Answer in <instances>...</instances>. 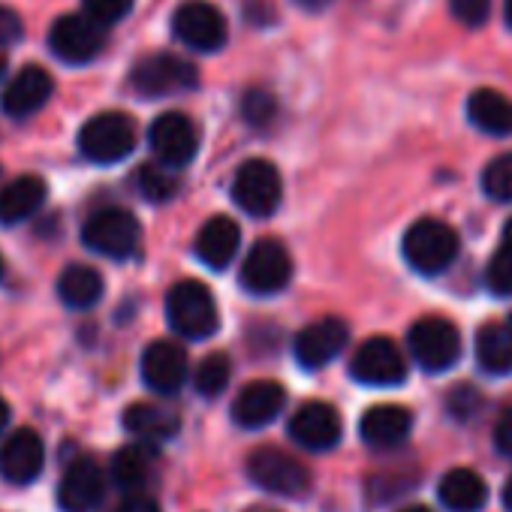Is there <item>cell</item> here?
Masks as SVG:
<instances>
[{
	"mask_svg": "<svg viewBox=\"0 0 512 512\" xmlns=\"http://www.w3.org/2000/svg\"><path fill=\"white\" fill-rule=\"evenodd\" d=\"M488 287L497 296H512V220L503 229V244L488 263Z\"/></svg>",
	"mask_w": 512,
	"mask_h": 512,
	"instance_id": "4dcf8cb0",
	"label": "cell"
},
{
	"mask_svg": "<svg viewBox=\"0 0 512 512\" xmlns=\"http://www.w3.org/2000/svg\"><path fill=\"white\" fill-rule=\"evenodd\" d=\"M46 202V181L37 175L13 178L0 187V226H16L34 217Z\"/></svg>",
	"mask_w": 512,
	"mask_h": 512,
	"instance_id": "603a6c76",
	"label": "cell"
},
{
	"mask_svg": "<svg viewBox=\"0 0 512 512\" xmlns=\"http://www.w3.org/2000/svg\"><path fill=\"white\" fill-rule=\"evenodd\" d=\"M139 238H142V226L124 208H103L82 229L85 247L100 256H109V260H127V256H133Z\"/></svg>",
	"mask_w": 512,
	"mask_h": 512,
	"instance_id": "52a82bcc",
	"label": "cell"
},
{
	"mask_svg": "<svg viewBox=\"0 0 512 512\" xmlns=\"http://www.w3.org/2000/svg\"><path fill=\"white\" fill-rule=\"evenodd\" d=\"M449 10L461 25L479 28L491 19V0H449Z\"/></svg>",
	"mask_w": 512,
	"mask_h": 512,
	"instance_id": "d590c367",
	"label": "cell"
},
{
	"mask_svg": "<svg viewBox=\"0 0 512 512\" xmlns=\"http://www.w3.org/2000/svg\"><path fill=\"white\" fill-rule=\"evenodd\" d=\"M7 278V263H4V256H0V281Z\"/></svg>",
	"mask_w": 512,
	"mask_h": 512,
	"instance_id": "f6af8a7d",
	"label": "cell"
},
{
	"mask_svg": "<svg viewBox=\"0 0 512 512\" xmlns=\"http://www.w3.org/2000/svg\"><path fill=\"white\" fill-rule=\"evenodd\" d=\"M350 341V329L344 320L338 317H323L311 326H305L299 335H296V359L302 368L308 371H317V368H326Z\"/></svg>",
	"mask_w": 512,
	"mask_h": 512,
	"instance_id": "9a60e30c",
	"label": "cell"
},
{
	"mask_svg": "<svg viewBox=\"0 0 512 512\" xmlns=\"http://www.w3.org/2000/svg\"><path fill=\"white\" fill-rule=\"evenodd\" d=\"M136 187H139V193H142L148 202H166V199L175 196L178 181H175V175H172L166 166L148 163V166H142V169L136 172Z\"/></svg>",
	"mask_w": 512,
	"mask_h": 512,
	"instance_id": "1f68e13d",
	"label": "cell"
},
{
	"mask_svg": "<svg viewBox=\"0 0 512 512\" xmlns=\"http://www.w3.org/2000/svg\"><path fill=\"white\" fill-rule=\"evenodd\" d=\"M58 296L67 308H94L103 296V278L88 266H70L58 278Z\"/></svg>",
	"mask_w": 512,
	"mask_h": 512,
	"instance_id": "83f0119b",
	"label": "cell"
},
{
	"mask_svg": "<svg viewBox=\"0 0 512 512\" xmlns=\"http://www.w3.org/2000/svg\"><path fill=\"white\" fill-rule=\"evenodd\" d=\"M196 67L187 64L184 58L178 55H151V58H142L133 73H130V82L133 88L142 94V97H169V94H181V91H190L196 88Z\"/></svg>",
	"mask_w": 512,
	"mask_h": 512,
	"instance_id": "9c48e42d",
	"label": "cell"
},
{
	"mask_svg": "<svg viewBox=\"0 0 512 512\" xmlns=\"http://www.w3.org/2000/svg\"><path fill=\"white\" fill-rule=\"evenodd\" d=\"M238 244H241V229L232 217H211L199 235H196V256L214 272H223L232 256L238 253Z\"/></svg>",
	"mask_w": 512,
	"mask_h": 512,
	"instance_id": "7402d4cb",
	"label": "cell"
},
{
	"mask_svg": "<svg viewBox=\"0 0 512 512\" xmlns=\"http://www.w3.org/2000/svg\"><path fill=\"white\" fill-rule=\"evenodd\" d=\"M401 250L407 266L419 275H440L458 256V232L443 220L422 217L404 232Z\"/></svg>",
	"mask_w": 512,
	"mask_h": 512,
	"instance_id": "7a4b0ae2",
	"label": "cell"
},
{
	"mask_svg": "<svg viewBox=\"0 0 512 512\" xmlns=\"http://www.w3.org/2000/svg\"><path fill=\"white\" fill-rule=\"evenodd\" d=\"M175 37L193 52H217L226 43V19L208 0H187L172 19Z\"/></svg>",
	"mask_w": 512,
	"mask_h": 512,
	"instance_id": "30bf717a",
	"label": "cell"
},
{
	"mask_svg": "<svg viewBox=\"0 0 512 512\" xmlns=\"http://www.w3.org/2000/svg\"><path fill=\"white\" fill-rule=\"evenodd\" d=\"M133 148H136V127L121 112H103L91 118L79 133V151L91 163H103V166L121 163L124 157H130Z\"/></svg>",
	"mask_w": 512,
	"mask_h": 512,
	"instance_id": "5b68a950",
	"label": "cell"
},
{
	"mask_svg": "<svg viewBox=\"0 0 512 512\" xmlns=\"http://www.w3.org/2000/svg\"><path fill=\"white\" fill-rule=\"evenodd\" d=\"M503 506L512 512V479L506 482V488H503Z\"/></svg>",
	"mask_w": 512,
	"mask_h": 512,
	"instance_id": "b9f144b4",
	"label": "cell"
},
{
	"mask_svg": "<svg viewBox=\"0 0 512 512\" xmlns=\"http://www.w3.org/2000/svg\"><path fill=\"white\" fill-rule=\"evenodd\" d=\"M229 374H232V362H229L226 353H211V356H205V359L199 362V368H196V377H193L196 392H199L202 398H217V395L226 389Z\"/></svg>",
	"mask_w": 512,
	"mask_h": 512,
	"instance_id": "f546056e",
	"label": "cell"
},
{
	"mask_svg": "<svg viewBox=\"0 0 512 512\" xmlns=\"http://www.w3.org/2000/svg\"><path fill=\"white\" fill-rule=\"evenodd\" d=\"M467 118L488 136H512V100L500 91L482 88L467 100Z\"/></svg>",
	"mask_w": 512,
	"mask_h": 512,
	"instance_id": "d4e9b609",
	"label": "cell"
},
{
	"mask_svg": "<svg viewBox=\"0 0 512 512\" xmlns=\"http://www.w3.org/2000/svg\"><path fill=\"white\" fill-rule=\"evenodd\" d=\"M4 73H7V61L0 58V79H4Z\"/></svg>",
	"mask_w": 512,
	"mask_h": 512,
	"instance_id": "bcb514c9",
	"label": "cell"
},
{
	"mask_svg": "<svg viewBox=\"0 0 512 512\" xmlns=\"http://www.w3.org/2000/svg\"><path fill=\"white\" fill-rule=\"evenodd\" d=\"M341 434H344L341 416L326 401H311L299 407V413H293L290 419V437L311 452L335 449L341 443Z\"/></svg>",
	"mask_w": 512,
	"mask_h": 512,
	"instance_id": "2e32d148",
	"label": "cell"
},
{
	"mask_svg": "<svg viewBox=\"0 0 512 512\" xmlns=\"http://www.w3.org/2000/svg\"><path fill=\"white\" fill-rule=\"evenodd\" d=\"M22 34H25L22 19L13 10L0 7V49H4V46H16L22 40Z\"/></svg>",
	"mask_w": 512,
	"mask_h": 512,
	"instance_id": "8d00e7d4",
	"label": "cell"
},
{
	"mask_svg": "<svg viewBox=\"0 0 512 512\" xmlns=\"http://www.w3.org/2000/svg\"><path fill=\"white\" fill-rule=\"evenodd\" d=\"M410 431H413V416H410V410H404L398 404L371 407L359 422L362 440L374 449H395L410 437Z\"/></svg>",
	"mask_w": 512,
	"mask_h": 512,
	"instance_id": "44dd1931",
	"label": "cell"
},
{
	"mask_svg": "<svg viewBox=\"0 0 512 512\" xmlns=\"http://www.w3.org/2000/svg\"><path fill=\"white\" fill-rule=\"evenodd\" d=\"M115 512H160V506L151 500V497H145V494H136V497H127Z\"/></svg>",
	"mask_w": 512,
	"mask_h": 512,
	"instance_id": "f35d334b",
	"label": "cell"
},
{
	"mask_svg": "<svg viewBox=\"0 0 512 512\" xmlns=\"http://www.w3.org/2000/svg\"><path fill=\"white\" fill-rule=\"evenodd\" d=\"M7 422H10V404H7L4 398H0V431L7 428Z\"/></svg>",
	"mask_w": 512,
	"mask_h": 512,
	"instance_id": "60d3db41",
	"label": "cell"
},
{
	"mask_svg": "<svg viewBox=\"0 0 512 512\" xmlns=\"http://www.w3.org/2000/svg\"><path fill=\"white\" fill-rule=\"evenodd\" d=\"M157 449L148 446V443H133V446H124L115 452L112 458V479L118 488H139L148 473L154 470L157 464Z\"/></svg>",
	"mask_w": 512,
	"mask_h": 512,
	"instance_id": "f1b7e54d",
	"label": "cell"
},
{
	"mask_svg": "<svg viewBox=\"0 0 512 512\" xmlns=\"http://www.w3.org/2000/svg\"><path fill=\"white\" fill-rule=\"evenodd\" d=\"M407 344H410V353H413L416 365L422 371H428V374L449 371L458 362V356H461V335L443 317H425V320H419L410 329Z\"/></svg>",
	"mask_w": 512,
	"mask_h": 512,
	"instance_id": "ba28073f",
	"label": "cell"
},
{
	"mask_svg": "<svg viewBox=\"0 0 512 512\" xmlns=\"http://www.w3.org/2000/svg\"><path fill=\"white\" fill-rule=\"evenodd\" d=\"M350 377L362 386H398L407 380V362L389 338H368L353 353Z\"/></svg>",
	"mask_w": 512,
	"mask_h": 512,
	"instance_id": "8fae6325",
	"label": "cell"
},
{
	"mask_svg": "<svg viewBox=\"0 0 512 512\" xmlns=\"http://www.w3.org/2000/svg\"><path fill=\"white\" fill-rule=\"evenodd\" d=\"M166 323L187 341H205L220 329V314L211 290L199 281H178L166 296Z\"/></svg>",
	"mask_w": 512,
	"mask_h": 512,
	"instance_id": "6da1fadb",
	"label": "cell"
},
{
	"mask_svg": "<svg viewBox=\"0 0 512 512\" xmlns=\"http://www.w3.org/2000/svg\"><path fill=\"white\" fill-rule=\"evenodd\" d=\"M476 359L488 374H509L512 371V326L485 323L476 335Z\"/></svg>",
	"mask_w": 512,
	"mask_h": 512,
	"instance_id": "484cf974",
	"label": "cell"
},
{
	"mask_svg": "<svg viewBox=\"0 0 512 512\" xmlns=\"http://www.w3.org/2000/svg\"><path fill=\"white\" fill-rule=\"evenodd\" d=\"M148 142L157 154V160L166 166V169H181L187 166L193 157H196V148H199V136H196V127L187 115L181 112H166L160 115L151 130H148Z\"/></svg>",
	"mask_w": 512,
	"mask_h": 512,
	"instance_id": "7c38bea8",
	"label": "cell"
},
{
	"mask_svg": "<svg viewBox=\"0 0 512 512\" xmlns=\"http://www.w3.org/2000/svg\"><path fill=\"white\" fill-rule=\"evenodd\" d=\"M241 115L253 124V127H266L275 118V97L266 91H247L241 100Z\"/></svg>",
	"mask_w": 512,
	"mask_h": 512,
	"instance_id": "e575fe53",
	"label": "cell"
},
{
	"mask_svg": "<svg viewBox=\"0 0 512 512\" xmlns=\"http://www.w3.org/2000/svg\"><path fill=\"white\" fill-rule=\"evenodd\" d=\"M293 278V260L281 241L263 238L250 247L241 266V287L253 296H275Z\"/></svg>",
	"mask_w": 512,
	"mask_h": 512,
	"instance_id": "8992f818",
	"label": "cell"
},
{
	"mask_svg": "<svg viewBox=\"0 0 512 512\" xmlns=\"http://www.w3.org/2000/svg\"><path fill=\"white\" fill-rule=\"evenodd\" d=\"M103 28L88 16H61L49 31V49L67 64H88L103 49Z\"/></svg>",
	"mask_w": 512,
	"mask_h": 512,
	"instance_id": "4fadbf2b",
	"label": "cell"
},
{
	"mask_svg": "<svg viewBox=\"0 0 512 512\" xmlns=\"http://www.w3.org/2000/svg\"><path fill=\"white\" fill-rule=\"evenodd\" d=\"M299 7H305V10H323V7H329L332 0H296Z\"/></svg>",
	"mask_w": 512,
	"mask_h": 512,
	"instance_id": "ab89813d",
	"label": "cell"
},
{
	"mask_svg": "<svg viewBox=\"0 0 512 512\" xmlns=\"http://www.w3.org/2000/svg\"><path fill=\"white\" fill-rule=\"evenodd\" d=\"M494 446H497L503 455L512 458V407L500 416V422H497V428H494Z\"/></svg>",
	"mask_w": 512,
	"mask_h": 512,
	"instance_id": "74e56055",
	"label": "cell"
},
{
	"mask_svg": "<svg viewBox=\"0 0 512 512\" xmlns=\"http://www.w3.org/2000/svg\"><path fill=\"white\" fill-rule=\"evenodd\" d=\"M401 512H431L428 506H407V509H401Z\"/></svg>",
	"mask_w": 512,
	"mask_h": 512,
	"instance_id": "ee69618b",
	"label": "cell"
},
{
	"mask_svg": "<svg viewBox=\"0 0 512 512\" xmlns=\"http://www.w3.org/2000/svg\"><path fill=\"white\" fill-rule=\"evenodd\" d=\"M287 407V392L275 380L247 383L232 401V419L241 428H266Z\"/></svg>",
	"mask_w": 512,
	"mask_h": 512,
	"instance_id": "e0dca14e",
	"label": "cell"
},
{
	"mask_svg": "<svg viewBox=\"0 0 512 512\" xmlns=\"http://www.w3.org/2000/svg\"><path fill=\"white\" fill-rule=\"evenodd\" d=\"M482 190L494 202H512V154H500L485 166Z\"/></svg>",
	"mask_w": 512,
	"mask_h": 512,
	"instance_id": "d6a6232c",
	"label": "cell"
},
{
	"mask_svg": "<svg viewBox=\"0 0 512 512\" xmlns=\"http://www.w3.org/2000/svg\"><path fill=\"white\" fill-rule=\"evenodd\" d=\"M440 503L449 512H479L488 503V485L479 473L467 470V467H455L449 470L440 485H437Z\"/></svg>",
	"mask_w": 512,
	"mask_h": 512,
	"instance_id": "cb8c5ba5",
	"label": "cell"
},
{
	"mask_svg": "<svg viewBox=\"0 0 512 512\" xmlns=\"http://www.w3.org/2000/svg\"><path fill=\"white\" fill-rule=\"evenodd\" d=\"M142 380L148 389L160 395H175L181 392L187 380V353L175 341H154L142 353Z\"/></svg>",
	"mask_w": 512,
	"mask_h": 512,
	"instance_id": "ac0fdd59",
	"label": "cell"
},
{
	"mask_svg": "<svg viewBox=\"0 0 512 512\" xmlns=\"http://www.w3.org/2000/svg\"><path fill=\"white\" fill-rule=\"evenodd\" d=\"M130 10H133V0H85V16L100 28L121 22Z\"/></svg>",
	"mask_w": 512,
	"mask_h": 512,
	"instance_id": "836d02e7",
	"label": "cell"
},
{
	"mask_svg": "<svg viewBox=\"0 0 512 512\" xmlns=\"http://www.w3.org/2000/svg\"><path fill=\"white\" fill-rule=\"evenodd\" d=\"M509 326H512V320H509Z\"/></svg>",
	"mask_w": 512,
	"mask_h": 512,
	"instance_id": "7dc6e473",
	"label": "cell"
},
{
	"mask_svg": "<svg viewBox=\"0 0 512 512\" xmlns=\"http://www.w3.org/2000/svg\"><path fill=\"white\" fill-rule=\"evenodd\" d=\"M103 494H106L103 470L94 461L82 458V461L70 464L67 473L61 476L58 506H61V512H94L103 503Z\"/></svg>",
	"mask_w": 512,
	"mask_h": 512,
	"instance_id": "d6986e66",
	"label": "cell"
},
{
	"mask_svg": "<svg viewBox=\"0 0 512 512\" xmlns=\"http://www.w3.org/2000/svg\"><path fill=\"white\" fill-rule=\"evenodd\" d=\"M46 467V446L37 431L19 428L0 443V476L13 485H31Z\"/></svg>",
	"mask_w": 512,
	"mask_h": 512,
	"instance_id": "5bb4252c",
	"label": "cell"
},
{
	"mask_svg": "<svg viewBox=\"0 0 512 512\" xmlns=\"http://www.w3.org/2000/svg\"><path fill=\"white\" fill-rule=\"evenodd\" d=\"M284 184L278 169L269 160H247L232 181V202L247 214V217H272L281 205Z\"/></svg>",
	"mask_w": 512,
	"mask_h": 512,
	"instance_id": "277c9868",
	"label": "cell"
},
{
	"mask_svg": "<svg viewBox=\"0 0 512 512\" xmlns=\"http://www.w3.org/2000/svg\"><path fill=\"white\" fill-rule=\"evenodd\" d=\"M247 476L253 485H260L263 491L278 494V497H302L311 488V470L299 458L275 446H263L250 452Z\"/></svg>",
	"mask_w": 512,
	"mask_h": 512,
	"instance_id": "3957f363",
	"label": "cell"
},
{
	"mask_svg": "<svg viewBox=\"0 0 512 512\" xmlns=\"http://www.w3.org/2000/svg\"><path fill=\"white\" fill-rule=\"evenodd\" d=\"M55 94V82L43 67H25L0 97V109H4L10 118H28L34 112H40L49 97Z\"/></svg>",
	"mask_w": 512,
	"mask_h": 512,
	"instance_id": "ffe728a7",
	"label": "cell"
},
{
	"mask_svg": "<svg viewBox=\"0 0 512 512\" xmlns=\"http://www.w3.org/2000/svg\"><path fill=\"white\" fill-rule=\"evenodd\" d=\"M503 16H506V25L512 28V0H506V4H503Z\"/></svg>",
	"mask_w": 512,
	"mask_h": 512,
	"instance_id": "7bdbcfd3",
	"label": "cell"
},
{
	"mask_svg": "<svg viewBox=\"0 0 512 512\" xmlns=\"http://www.w3.org/2000/svg\"><path fill=\"white\" fill-rule=\"evenodd\" d=\"M124 428L145 440H169L178 434L181 422L172 410L160 404H130L124 413Z\"/></svg>",
	"mask_w": 512,
	"mask_h": 512,
	"instance_id": "4316f807",
	"label": "cell"
}]
</instances>
